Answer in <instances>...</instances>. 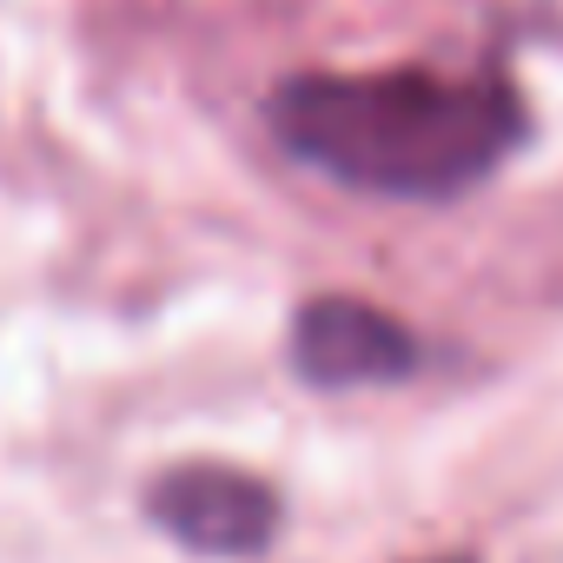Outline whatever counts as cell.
Masks as SVG:
<instances>
[{"label":"cell","instance_id":"obj_1","mask_svg":"<svg viewBox=\"0 0 563 563\" xmlns=\"http://www.w3.org/2000/svg\"><path fill=\"white\" fill-rule=\"evenodd\" d=\"M265 120L292 159L378 199H457L523 146V100L497 74H299Z\"/></svg>","mask_w":563,"mask_h":563},{"label":"cell","instance_id":"obj_2","mask_svg":"<svg viewBox=\"0 0 563 563\" xmlns=\"http://www.w3.org/2000/svg\"><path fill=\"white\" fill-rule=\"evenodd\" d=\"M146 517L199 556H252L278 530V490L225 464H179L153 477Z\"/></svg>","mask_w":563,"mask_h":563},{"label":"cell","instance_id":"obj_3","mask_svg":"<svg viewBox=\"0 0 563 563\" xmlns=\"http://www.w3.org/2000/svg\"><path fill=\"white\" fill-rule=\"evenodd\" d=\"M292 365L306 385H325V391L391 385V378H411L418 339L391 312L345 299V292H325V299L299 306V319H292Z\"/></svg>","mask_w":563,"mask_h":563},{"label":"cell","instance_id":"obj_4","mask_svg":"<svg viewBox=\"0 0 563 563\" xmlns=\"http://www.w3.org/2000/svg\"><path fill=\"white\" fill-rule=\"evenodd\" d=\"M444 563H464V556H444Z\"/></svg>","mask_w":563,"mask_h":563}]
</instances>
